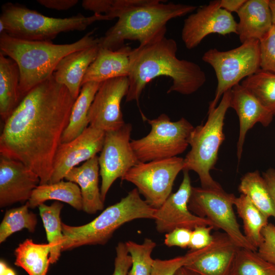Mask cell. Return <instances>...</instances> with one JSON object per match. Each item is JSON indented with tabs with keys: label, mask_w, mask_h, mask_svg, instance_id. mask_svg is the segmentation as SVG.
Instances as JSON below:
<instances>
[{
	"label": "cell",
	"mask_w": 275,
	"mask_h": 275,
	"mask_svg": "<svg viewBox=\"0 0 275 275\" xmlns=\"http://www.w3.org/2000/svg\"><path fill=\"white\" fill-rule=\"evenodd\" d=\"M75 100L53 74L34 87L4 122L0 155L29 167L40 185L48 183Z\"/></svg>",
	"instance_id": "obj_1"
},
{
	"label": "cell",
	"mask_w": 275,
	"mask_h": 275,
	"mask_svg": "<svg viewBox=\"0 0 275 275\" xmlns=\"http://www.w3.org/2000/svg\"><path fill=\"white\" fill-rule=\"evenodd\" d=\"M166 32L167 29L147 42L132 49L126 102H138L147 84L159 76L169 77L172 80L167 93L190 95L205 83L206 74L198 64L176 57L177 43L173 39L167 38Z\"/></svg>",
	"instance_id": "obj_2"
},
{
	"label": "cell",
	"mask_w": 275,
	"mask_h": 275,
	"mask_svg": "<svg viewBox=\"0 0 275 275\" xmlns=\"http://www.w3.org/2000/svg\"><path fill=\"white\" fill-rule=\"evenodd\" d=\"M94 30L76 42L57 44L52 41H31L0 34L1 52L13 59L20 70L21 100L34 87L51 76L62 58L72 52L99 43Z\"/></svg>",
	"instance_id": "obj_3"
},
{
	"label": "cell",
	"mask_w": 275,
	"mask_h": 275,
	"mask_svg": "<svg viewBox=\"0 0 275 275\" xmlns=\"http://www.w3.org/2000/svg\"><path fill=\"white\" fill-rule=\"evenodd\" d=\"M197 8L196 6L167 1L148 0L120 15L117 22L99 38V46L116 50L124 45L126 40L144 44L166 29L169 21L191 13Z\"/></svg>",
	"instance_id": "obj_4"
},
{
	"label": "cell",
	"mask_w": 275,
	"mask_h": 275,
	"mask_svg": "<svg viewBox=\"0 0 275 275\" xmlns=\"http://www.w3.org/2000/svg\"><path fill=\"white\" fill-rule=\"evenodd\" d=\"M155 210L156 208L141 198L135 188L86 224L73 226L62 223L64 242L62 252L84 245H104L124 224L137 219H153Z\"/></svg>",
	"instance_id": "obj_5"
},
{
	"label": "cell",
	"mask_w": 275,
	"mask_h": 275,
	"mask_svg": "<svg viewBox=\"0 0 275 275\" xmlns=\"http://www.w3.org/2000/svg\"><path fill=\"white\" fill-rule=\"evenodd\" d=\"M104 15L86 17L81 14L68 18H54L18 4L6 3L2 6L0 22L5 33L16 38L31 41H51L61 33L82 31L98 21L109 20Z\"/></svg>",
	"instance_id": "obj_6"
},
{
	"label": "cell",
	"mask_w": 275,
	"mask_h": 275,
	"mask_svg": "<svg viewBox=\"0 0 275 275\" xmlns=\"http://www.w3.org/2000/svg\"><path fill=\"white\" fill-rule=\"evenodd\" d=\"M231 90L224 94L214 108L208 111L206 122L194 127L189 138L191 149L184 158L183 170L195 172L204 188H222L212 178L210 171L214 169L219 148L225 140L223 127L230 108Z\"/></svg>",
	"instance_id": "obj_7"
},
{
	"label": "cell",
	"mask_w": 275,
	"mask_h": 275,
	"mask_svg": "<svg viewBox=\"0 0 275 275\" xmlns=\"http://www.w3.org/2000/svg\"><path fill=\"white\" fill-rule=\"evenodd\" d=\"M202 60L212 67L217 81L214 98L209 105L210 111L217 106L226 92L260 69L259 40H248L226 51L210 49L203 54Z\"/></svg>",
	"instance_id": "obj_8"
},
{
	"label": "cell",
	"mask_w": 275,
	"mask_h": 275,
	"mask_svg": "<svg viewBox=\"0 0 275 275\" xmlns=\"http://www.w3.org/2000/svg\"><path fill=\"white\" fill-rule=\"evenodd\" d=\"M147 121L151 127L150 132L141 139L131 141L139 162L172 158L185 151L194 128L188 121L182 117L172 121L165 114Z\"/></svg>",
	"instance_id": "obj_9"
},
{
	"label": "cell",
	"mask_w": 275,
	"mask_h": 275,
	"mask_svg": "<svg viewBox=\"0 0 275 275\" xmlns=\"http://www.w3.org/2000/svg\"><path fill=\"white\" fill-rule=\"evenodd\" d=\"M235 198L222 187H193L188 208L195 215L209 220L215 229L224 231L238 247L257 251L240 229L233 209Z\"/></svg>",
	"instance_id": "obj_10"
},
{
	"label": "cell",
	"mask_w": 275,
	"mask_h": 275,
	"mask_svg": "<svg viewBox=\"0 0 275 275\" xmlns=\"http://www.w3.org/2000/svg\"><path fill=\"white\" fill-rule=\"evenodd\" d=\"M184 169V158L177 156L139 162L121 178L134 184L145 201L158 208L171 194L174 181Z\"/></svg>",
	"instance_id": "obj_11"
},
{
	"label": "cell",
	"mask_w": 275,
	"mask_h": 275,
	"mask_svg": "<svg viewBox=\"0 0 275 275\" xmlns=\"http://www.w3.org/2000/svg\"><path fill=\"white\" fill-rule=\"evenodd\" d=\"M131 124L125 123L118 130L105 132L103 147L98 157L101 178L100 194L103 202L115 180L121 179L139 162L131 145Z\"/></svg>",
	"instance_id": "obj_12"
},
{
	"label": "cell",
	"mask_w": 275,
	"mask_h": 275,
	"mask_svg": "<svg viewBox=\"0 0 275 275\" xmlns=\"http://www.w3.org/2000/svg\"><path fill=\"white\" fill-rule=\"evenodd\" d=\"M237 23L231 13L221 7L219 0L212 1L184 20L181 39L187 49H192L211 34H237Z\"/></svg>",
	"instance_id": "obj_13"
},
{
	"label": "cell",
	"mask_w": 275,
	"mask_h": 275,
	"mask_svg": "<svg viewBox=\"0 0 275 275\" xmlns=\"http://www.w3.org/2000/svg\"><path fill=\"white\" fill-rule=\"evenodd\" d=\"M128 89L127 76L101 82L88 112L89 125L105 132L122 127L125 123L121 103L127 96Z\"/></svg>",
	"instance_id": "obj_14"
},
{
	"label": "cell",
	"mask_w": 275,
	"mask_h": 275,
	"mask_svg": "<svg viewBox=\"0 0 275 275\" xmlns=\"http://www.w3.org/2000/svg\"><path fill=\"white\" fill-rule=\"evenodd\" d=\"M188 172L183 170V179L178 190L171 194L156 209L153 220L159 233H167L178 228L193 230L199 226L214 227L207 218L197 216L189 209L188 203L193 186Z\"/></svg>",
	"instance_id": "obj_15"
},
{
	"label": "cell",
	"mask_w": 275,
	"mask_h": 275,
	"mask_svg": "<svg viewBox=\"0 0 275 275\" xmlns=\"http://www.w3.org/2000/svg\"><path fill=\"white\" fill-rule=\"evenodd\" d=\"M105 134V132L89 125L77 138L61 143L54 157L49 183L63 180L72 169L97 155L102 150Z\"/></svg>",
	"instance_id": "obj_16"
},
{
	"label": "cell",
	"mask_w": 275,
	"mask_h": 275,
	"mask_svg": "<svg viewBox=\"0 0 275 275\" xmlns=\"http://www.w3.org/2000/svg\"><path fill=\"white\" fill-rule=\"evenodd\" d=\"M39 176L22 162L0 155V207L28 202Z\"/></svg>",
	"instance_id": "obj_17"
},
{
	"label": "cell",
	"mask_w": 275,
	"mask_h": 275,
	"mask_svg": "<svg viewBox=\"0 0 275 275\" xmlns=\"http://www.w3.org/2000/svg\"><path fill=\"white\" fill-rule=\"evenodd\" d=\"M239 248L227 234L216 232L211 243L184 266L202 275H230Z\"/></svg>",
	"instance_id": "obj_18"
},
{
	"label": "cell",
	"mask_w": 275,
	"mask_h": 275,
	"mask_svg": "<svg viewBox=\"0 0 275 275\" xmlns=\"http://www.w3.org/2000/svg\"><path fill=\"white\" fill-rule=\"evenodd\" d=\"M230 107L236 112L239 122L236 154L239 161L243 151L246 134L256 123L268 126L273 116L259 100L241 84L231 90Z\"/></svg>",
	"instance_id": "obj_19"
},
{
	"label": "cell",
	"mask_w": 275,
	"mask_h": 275,
	"mask_svg": "<svg viewBox=\"0 0 275 275\" xmlns=\"http://www.w3.org/2000/svg\"><path fill=\"white\" fill-rule=\"evenodd\" d=\"M98 44L67 54L59 62L53 73L56 80L65 86L75 99L79 94L89 67L97 55Z\"/></svg>",
	"instance_id": "obj_20"
},
{
	"label": "cell",
	"mask_w": 275,
	"mask_h": 275,
	"mask_svg": "<svg viewBox=\"0 0 275 275\" xmlns=\"http://www.w3.org/2000/svg\"><path fill=\"white\" fill-rule=\"evenodd\" d=\"M237 14L236 34L241 43L261 40L273 25L269 0H246Z\"/></svg>",
	"instance_id": "obj_21"
},
{
	"label": "cell",
	"mask_w": 275,
	"mask_h": 275,
	"mask_svg": "<svg viewBox=\"0 0 275 275\" xmlns=\"http://www.w3.org/2000/svg\"><path fill=\"white\" fill-rule=\"evenodd\" d=\"M131 50L130 46L125 45L116 50L99 47L95 60L84 77L82 85L89 81L101 82L112 78L128 77Z\"/></svg>",
	"instance_id": "obj_22"
},
{
	"label": "cell",
	"mask_w": 275,
	"mask_h": 275,
	"mask_svg": "<svg viewBox=\"0 0 275 275\" xmlns=\"http://www.w3.org/2000/svg\"><path fill=\"white\" fill-rule=\"evenodd\" d=\"M99 166L97 155L85 161L81 166L72 169L65 179L77 184L80 189L82 201V210L94 214L104 209L99 187Z\"/></svg>",
	"instance_id": "obj_23"
},
{
	"label": "cell",
	"mask_w": 275,
	"mask_h": 275,
	"mask_svg": "<svg viewBox=\"0 0 275 275\" xmlns=\"http://www.w3.org/2000/svg\"><path fill=\"white\" fill-rule=\"evenodd\" d=\"M19 82L17 64L0 52V116L4 122L21 101Z\"/></svg>",
	"instance_id": "obj_24"
},
{
	"label": "cell",
	"mask_w": 275,
	"mask_h": 275,
	"mask_svg": "<svg viewBox=\"0 0 275 275\" xmlns=\"http://www.w3.org/2000/svg\"><path fill=\"white\" fill-rule=\"evenodd\" d=\"M48 200L66 203L77 210H82V201L79 186L72 182L61 180L38 185L28 201L30 208L38 207Z\"/></svg>",
	"instance_id": "obj_25"
},
{
	"label": "cell",
	"mask_w": 275,
	"mask_h": 275,
	"mask_svg": "<svg viewBox=\"0 0 275 275\" xmlns=\"http://www.w3.org/2000/svg\"><path fill=\"white\" fill-rule=\"evenodd\" d=\"M101 82L89 81L84 84L73 105L68 124L62 136L61 143L72 141L88 126V112Z\"/></svg>",
	"instance_id": "obj_26"
},
{
	"label": "cell",
	"mask_w": 275,
	"mask_h": 275,
	"mask_svg": "<svg viewBox=\"0 0 275 275\" xmlns=\"http://www.w3.org/2000/svg\"><path fill=\"white\" fill-rule=\"evenodd\" d=\"M50 252L48 243H36L32 239H26L14 251V264L29 275H47L50 264Z\"/></svg>",
	"instance_id": "obj_27"
},
{
	"label": "cell",
	"mask_w": 275,
	"mask_h": 275,
	"mask_svg": "<svg viewBox=\"0 0 275 275\" xmlns=\"http://www.w3.org/2000/svg\"><path fill=\"white\" fill-rule=\"evenodd\" d=\"M234 206L242 221L245 238L257 251L263 241L262 231L268 224V218L244 195L235 198Z\"/></svg>",
	"instance_id": "obj_28"
},
{
	"label": "cell",
	"mask_w": 275,
	"mask_h": 275,
	"mask_svg": "<svg viewBox=\"0 0 275 275\" xmlns=\"http://www.w3.org/2000/svg\"><path fill=\"white\" fill-rule=\"evenodd\" d=\"M238 190L268 218L274 217L273 199L264 178L258 171L245 174L241 179Z\"/></svg>",
	"instance_id": "obj_29"
},
{
	"label": "cell",
	"mask_w": 275,
	"mask_h": 275,
	"mask_svg": "<svg viewBox=\"0 0 275 275\" xmlns=\"http://www.w3.org/2000/svg\"><path fill=\"white\" fill-rule=\"evenodd\" d=\"M63 207V204L59 201H56L50 205L43 203L38 206L48 243L50 246V264L56 263L62 252L64 236L60 214Z\"/></svg>",
	"instance_id": "obj_30"
},
{
	"label": "cell",
	"mask_w": 275,
	"mask_h": 275,
	"mask_svg": "<svg viewBox=\"0 0 275 275\" xmlns=\"http://www.w3.org/2000/svg\"><path fill=\"white\" fill-rule=\"evenodd\" d=\"M240 84L275 117V73L260 69Z\"/></svg>",
	"instance_id": "obj_31"
},
{
	"label": "cell",
	"mask_w": 275,
	"mask_h": 275,
	"mask_svg": "<svg viewBox=\"0 0 275 275\" xmlns=\"http://www.w3.org/2000/svg\"><path fill=\"white\" fill-rule=\"evenodd\" d=\"M29 208V202H26L20 207L6 211L0 225V243L4 242L12 234L23 229L31 233L35 231L37 217Z\"/></svg>",
	"instance_id": "obj_32"
},
{
	"label": "cell",
	"mask_w": 275,
	"mask_h": 275,
	"mask_svg": "<svg viewBox=\"0 0 275 275\" xmlns=\"http://www.w3.org/2000/svg\"><path fill=\"white\" fill-rule=\"evenodd\" d=\"M230 275H275V264L264 259L257 251L239 248Z\"/></svg>",
	"instance_id": "obj_33"
},
{
	"label": "cell",
	"mask_w": 275,
	"mask_h": 275,
	"mask_svg": "<svg viewBox=\"0 0 275 275\" xmlns=\"http://www.w3.org/2000/svg\"><path fill=\"white\" fill-rule=\"evenodd\" d=\"M125 244L132 260L127 275H150L154 262L151 254L156 246V242L146 238L141 244L131 240Z\"/></svg>",
	"instance_id": "obj_34"
},
{
	"label": "cell",
	"mask_w": 275,
	"mask_h": 275,
	"mask_svg": "<svg viewBox=\"0 0 275 275\" xmlns=\"http://www.w3.org/2000/svg\"><path fill=\"white\" fill-rule=\"evenodd\" d=\"M148 0H84L82 6L94 14L104 15L110 20L118 18L127 10L146 3Z\"/></svg>",
	"instance_id": "obj_35"
},
{
	"label": "cell",
	"mask_w": 275,
	"mask_h": 275,
	"mask_svg": "<svg viewBox=\"0 0 275 275\" xmlns=\"http://www.w3.org/2000/svg\"><path fill=\"white\" fill-rule=\"evenodd\" d=\"M200 251V250H190L185 255L182 256L166 260L154 259L150 275H174L179 268L185 266L196 257Z\"/></svg>",
	"instance_id": "obj_36"
},
{
	"label": "cell",
	"mask_w": 275,
	"mask_h": 275,
	"mask_svg": "<svg viewBox=\"0 0 275 275\" xmlns=\"http://www.w3.org/2000/svg\"><path fill=\"white\" fill-rule=\"evenodd\" d=\"M260 69L275 73V24L259 40Z\"/></svg>",
	"instance_id": "obj_37"
},
{
	"label": "cell",
	"mask_w": 275,
	"mask_h": 275,
	"mask_svg": "<svg viewBox=\"0 0 275 275\" xmlns=\"http://www.w3.org/2000/svg\"><path fill=\"white\" fill-rule=\"evenodd\" d=\"M263 241L258 254L267 261L275 264V225L268 223L262 230Z\"/></svg>",
	"instance_id": "obj_38"
},
{
	"label": "cell",
	"mask_w": 275,
	"mask_h": 275,
	"mask_svg": "<svg viewBox=\"0 0 275 275\" xmlns=\"http://www.w3.org/2000/svg\"><path fill=\"white\" fill-rule=\"evenodd\" d=\"M215 229L211 226H199L192 230L188 248L191 251L202 249L210 245L213 240L211 231Z\"/></svg>",
	"instance_id": "obj_39"
},
{
	"label": "cell",
	"mask_w": 275,
	"mask_h": 275,
	"mask_svg": "<svg viewBox=\"0 0 275 275\" xmlns=\"http://www.w3.org/2000/svg\"><path fill=\"white\" fill-rule=\"evenodd\" d=\"M115 249L116 257L112 275H127L132 265V260L125 242H119Z\"/></svg>",
	"instance_id": "obj_40"
},
{
	"label": "cell",
	"mask_w": 275,
	"mask_h": 275,
	"mask_svg": "<svg viewBox=\"0 0 275 275\" xmlns=\"http://www.w3.org/2000/svg\"><path fill=\"white\" fill-rule=\"evenodd\" d=\"M192 230L178 228L167 233L165 235L164 243L169 247L178 246L182 249L189 247Z\"/></svg>",
	"instance_id": "obj_41"
},
{
	"label": "cell",
	"mask_w": 275,
	"mask_h": 275,
	"mask_svg": "<svg viewBox=\"0 0 275 275\" xmlns=\"http://www.w3.org/2000/svg\"><path fill=\"white\" fill-rule=\"evenodd\" d=\"M41 5L51 9L57 10H67L76 5L77 0H38Z\"/></svg>",
	"instance_id": "obj_42"
},
{
	"label": "cell",
	"mask_w": 275,
	"mask_h": 275,
	"mask_svg": "<svg viewBox=\"0 0 275 275\" xmlns=\"http://www.w3.org/2000/svg\"><path fill=\"white\" fill-rule=\"evenodd\" d=\"M246 0H219L222 8L231 13L237 12Z\"/></svg>",
	"instance_id": "obj_43"
},
{
	"label": "cell",
	"mask_w": 275,
	"mask_h": 275,
	"mask_svg": "<svg viewBox=\"0 0 275 275\" xmlns=\"http://www.w3.org/2000/svg\"><path fill=\"white\" fill-rule=\"evenodd\" d=\"M273 199L275 207V169H268L262 175ZM275 218V215H274Z\"/></svg>",
	"instance_id": "obj_44"
},
{
	"label": "cell",
	"mask_w": 275,
	"mask_h": 275,
	"mask_svg": "<svg viewBox=\"0 0 275 275\" xmlns=\"http://www.w3.org/2000/svg\"><path fill=\"white\" fill-rule=\"evenodd\" d=\"M0 275H16L15 271L3 260L0 261Z\"/></svg>",
	"instance_id": "obj_45"
},
{
	"label": "cell",
	"mask_w": 275,
	"mask_h": 275,
	"mask_svg": "<svg viewBox=\"0 0 275 275\" xmlns=\"http://www.w3.org/2000/svg\"><path fill=\"white\" fill-rule=\"evenodd\" d=\"M174 275H202L196 271L188 269L185 266H182L179 268Z\"/></svg>",
	"instance_id": "obj_46"
},
{
	"label": "cell",
	"mask_w": 275,
	"mask_h": 275,
	"mask_svg": "<svg viewBox=\"0 0 275 275\" xmlns=\"http://www.w3.org/2000/svg\"><path fill=\"white\" fill-rule=\"evenodd\" d=\"M269 6L272 14V23L275 24V0H269Z\"/></svg>",
	"instance_id": "obj_47"
}]
</instances>
